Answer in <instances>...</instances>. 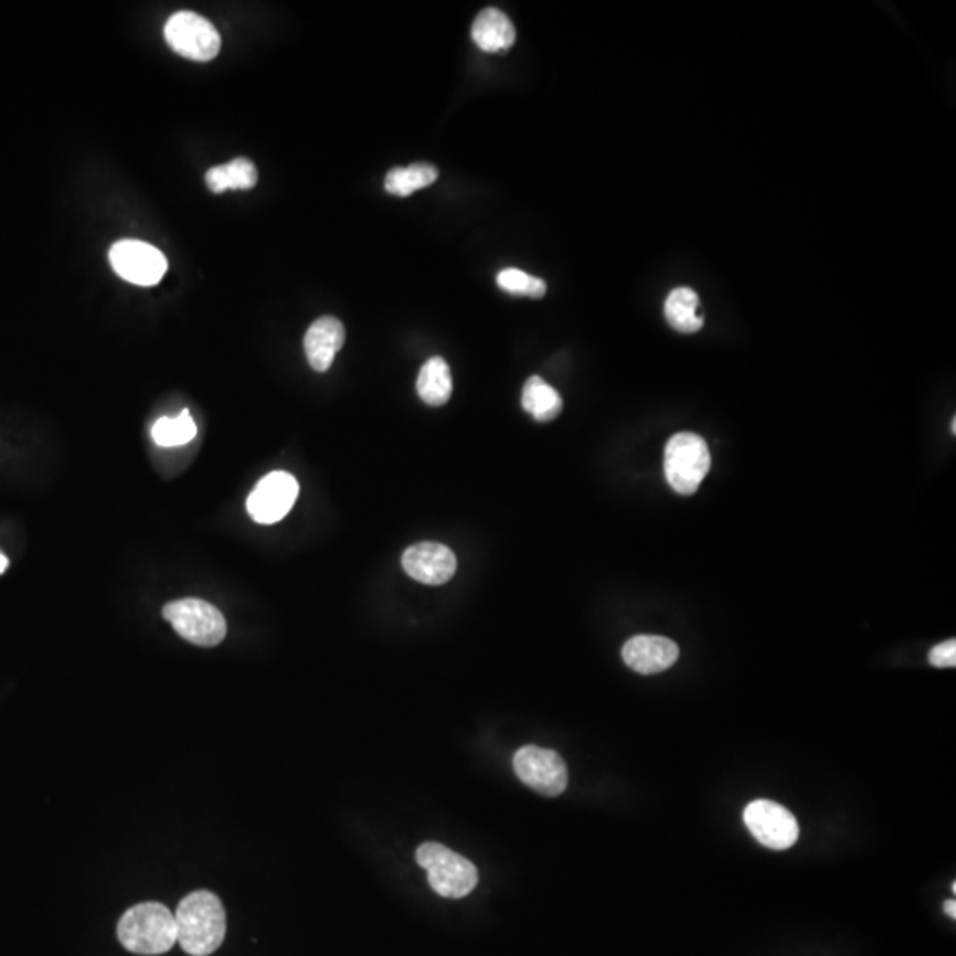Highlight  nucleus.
Segmentation results:
<instances>
[{"label": "nucleus", "mask_w": 956, "mask_h": 956, "mask_svg": "<svg viewBox=\"0 0 956 956\" xmlns=\"http://www.w3.org/2000/svg\"><path fill=\"white\" fill-rule=\"evenodd\" d=\"M298 491L300 486L291 474L273 471L261 478L259 484L255 486L246 500V510L255 523H278L291 512Z\"/></svg>", "instance_id": "nucleus-9"}, {"label": "nucleus", "mask_w": 956, "mask_h": 956, "mask_svg": "<svg viewBox=\"0 0 956 956\" xmlns=\"http://www.w3.org/2000/svg\"><path fill=\"white\" fill-rule=\"evenodd\" d=\"M700 298L689 287H677L665 301L666 321L680 333H697L703 328V318L698 314Z\"/></svg>", "instance_id": "nucleus-15"}, {"label": "nucleus", "mask_w": 956, "mask_h": 956, "mask_svg": "<svg viewBox=\"0 0 956 956\" xmlns=\"http://www.w3.org/2000/svg\"><path fill=\"white\" fill-rule=\"evenodd\" d=\"M471 38L484 52H503L514 45L516 29L503 11L488 8L475 19Z\"/></svg>", "instance_id": "nucleus-14"}, {"label": "nucleus", "mask_w": 956, "mask_h": 956, "mask_svg": "<svg viewBox=\"0 0 956 956\" xmlns=\"http://www.w3.org/2000/svg\"><path fill=\"white\" fill-rule=\"evenodd\" d=\"M163 34L176 54L199 63L215 59L222 46V38L215 25L193 11H178L172 14L167 20Z\"/></svg>", "instance_id": "nucleus-6"}, {"label": "nucleus", "mask_w": 956, "mask_h": 956, "mask_svg": "<svg viewBox=\"0 0 956 956\" xmlns=\"http://www.w3.org/2000/svg\"><path fill=\"white\" fill-rule=\"evenodd\" d=\"M403 567L416 582L443 585L456 574L457 560L447 545L422 542L404 551Z\"/></svg>", "instance_id": "nucleus-11"}, {"label": "nucleus", "mask_w": 956, "mask_h": 956, "mask_svg": "<svg viewBox=\"0 0 956 956\" xmlns=\"http://www.w3.org/2000/svg\"><path fill=\"white\" fill-rule=\"evenodd\" d=\"M178 943L192 956H208L224 943L227 917L224 905L211 891H195L179 902L174 914Z\"/></svg>", "instance_id": "nucleus-1"}, {"label": "nucleus", "mask_w": 956, "mask_h": 956, "mask_svg": "<svg viewBox=\"0 0 956 956\" xmlns=\"http://www.w3.org/2000/svg\"><path fill=\"white\" fill-rule=\"evenodd\" d=\"M344 325L339 319L319 318L305 336V354L309 358L314 371L327 372L333 363V358L344 346Z\"/></svg>", "instance_id": "nucleus-13"}, {"label": "nucleus", "mask_w": 956, "mask_h": 956, "mask_svg": "<svg viewBox=\"0 0 956 956\" xmlns=\"http://www.w3.org/2000/svg\"><path fill=\"white\" fill-rule=\"evenodd\" d=\"M514 771L521 782L545 797H556L569 785L567 765L553 750L524 746L514 755Z\"/></svg>", "instance_id": "nucleus-7"}, {"label": "nucleus", "mask_w": 956, "mask_h": 956, "mask_svg": "<svg viewBox=\"0 0 956 956\" xmlns=\"http://www.w3.org/2000/svg\"><path fill=\"white\" fill-rule=\"evenodd\" d=\"M10 567V560L6 559L4 554L0 553V574Z\"/></svg>", "instance_id": "nucleus-24"}, {"label": "nucleus", "mask_w": 956, "mask_h": 956, "mask_svg": "<svg viewBox=\"0 0 956 956\" xmlns=\"http://www.w3.org/2000/svg\"><path fill=\"white\" fill-rule=\"evenodd\" d=\"M679 654L676 641L662 636H635L622 648L626 665L641 676H656L668 670L676 665Z\"/></svg>", "instance_id": "nucleus-12"}, {"label": "nucleus", "mask_w": 956, "mask_h": 956, "mask_svg": "<svg viewBox=\"0 0 956 956\" xmlns=\"http://www.w3.org/2000/svg\"><path fill=\"white\" fill-rule=\"evenodd\" d=\"M114 272L137 286H155L167 272L166 255L149 243L123 240L108 252Z\"/></svg>", "instance_id": "nucleus-10"}, {"label": "nucleus", "mask_w": 956, "mask_h": 956, "mask_svg": "<svg viewBox=\"0 0 956 956\" xmlns=\"http://www.w3.org/2000/svg\"><path fill=\"white\" fill-rule=\"evenodd\" d=\"M711 450L702 436L679 433L665 448L666 480L679 495H694L711 469Z\"/></svg>", "instance_id": "nucleus-4"}, {"label": "nucleus", "mask_w": 956, "mask_h": 956, "mask_svg": "<svg viewBox=\"0 0 956 956\" xmlns=\"http://www.w3.org/2000/svg\"><path fill=\"white\" fill-rule=\"evenodd\" d=\"M416 863L429 875V884L445 899H465L478 884V870L445 845L424 843L416 850Z\"/></svg>", "instance_id": "nucleus-3"}, {"label": "nucleus", "mask_w": 956, "mask_h": 956, "mask_svg": "<svg viewBox=\"0 0 956 956\" xmlns=\"http://www.w3.org/2000/svg\"><path fill=\"white\" fill-rule=\"evenodd\" d=\"M206 184L213 193L227 190H251L257 184V169L246 158H236L225 166L213 167L206 172Z\"/></svg>", "instance_id": "nucleus-17"}, {"label": "nucleus", "mask_w": 956, "mask_h": 956, "mask_svg": "<svg viewBox=\"0 0 956 956\" xmlns=\"http://www.w3.org/2000/svg\"><path fill=\"white\" fill-rule=\"evenodd\" d=\"M416 392L429 406H443L452 395V375L448 363L442 357L425 362L416 380Z\"/></svg>", "instance_id": "nucleus-16"}, {"label": "nucleus", "mask_w": 956, "mask_h": 956, "mask_svg": "<svg viewBox=\"0 0 956 956\" xmlns=\"http://www.w3.org/2000/svg\"><path fill=\"white\" fill-rule=\"evenodd\" d=\"M438 179V169L431 163H413L390 170L385 179L386 192L399 198H407L421 188L429 187Z\"/></svg>", "instance_id": "nucleus-19"}, {"label": "nucleus", "mask_w": 956, "mask_h": 956, "mask_svg": "<svg viewBox=\"0 0 956 956\" xmlns=\"http://www.w3.org/2000/svg\"><path fill=\"white\" fill-rule=\"evenodd\" d=\"M151 434L158 447H183L198 436V425L193 422L190 412L184 410L176 418L163 416L157 421V424L152 425Z\"/></svg>", "instance_id": "nucleus-20"}, {"label": "nucleus", "mask_w": 956, "mask_h": 956, "mask_svg": "<svg viewBox=\"0 0 956 956\" xmlns=\"http://www.w3.org/2000/svg\"><path fill=\"white\" fill-rule=\"evenodd\" d=\"M930 665L935 668H955L956 666V641L947 639L944 644L930 650Z\"/></svg>", "instance_id": "nucleus-22"}, {"label": "nucleus", "mask_w": 956, "mask_h": 956, "mask_svg": "<svg viewBox=\"0 0 956 956\" xmlns=\"http://www.w3.org/2000/svg\"><path fill=\"white\" fill-rule=\"evenodd\" d=\"M744 824L758 843L771 850L792 849L799 840V824L785 806L774 800H753L744 809Z\"/></svg>", "instance_id": "nucleus-8"}, {"label": "nucleus", "mask_w": 956, "mask_h": 956, "mask_svg": "<svg viewBox=\"0 0 956 956\" xmlns=\"http://www.w3.org/2000/svg\"><path fill=\"white\" fill-rule=\"evenodd\" d=\"M498 286L506 293L516 296H530V298H542L548 291L545 282L541 278L532 277L521 269L507 268L498 273Z\"/></svg>", "instance_id": "nucleus-21"}, {"label": "nucleus", "mask_w": 956, "mask_h": 956, "mask_svg": "<svg viewBox=\"0 0 956 956\" xmlns=\"http://www.w3.org/2000/svg\"><path fill=\"white\" fill-rule=\"evenodd\" d=\"M163 618L181 638L198 647H216L227 635V622L219 608L201 599H181L167 604Z\"/></svg>", "instance_id": "nucleus-5"}, {"label": "nucleus", "mask_w": 956, "mask_h": 956, "mask_svg": "<svg viewBox=\"0 0 956 956\" xmlns=\"http://www.w3.org/2000/svg\"><path fill=\"white\" fill-rule=\"evenodd\" d=\"M523 407L535 421L550 422L562 413L563 401L553 386L539 375H532L524 385Z\"/></svg>", "instance_id": "nucleus-18"}, {"label": "nucleus", "mask_w": 956, "mask_h": 956, "mask_svg": "<svg viewBox=\"0 0 956 956\" xmlns=\"http://www.w3.org/2000/svg\"><path fill=\"white\" fill-rule=\"evenodd\" d=\"M944 912H946L947 916H952L953 920L956 917V902L955 900H947L944 903Z\"/></svg>", "instance_id": "nucleus-23"}, {"label": "nucleus", "mask_w": 956, "mask_h": 956, "mask_svg": "<svg viewBox=\"0 0 956 956\" xmlns=\"http://www.w3.org/2000/svg\"><path fill=\"white\" fill-rule=\"evenodd\" d=\"M117 938L135 955H163L178 943L174 914L157 902L134 905L119 920Z\"/></svg>", "instance_id": "nucleus-2"}]
</instances>
